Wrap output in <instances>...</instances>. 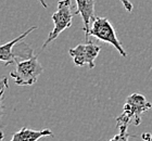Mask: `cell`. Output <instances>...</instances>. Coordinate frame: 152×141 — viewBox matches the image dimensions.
Returning a JSON list of instances; mask_svg holds the SVG:
<instances>
[{
	"label": "cell",
	"instance_id": "6da1fadb",
	"mask_svg": "<svg viewBox=\"0 0 152 141\" xmlns=\"http://www.w3.org/2000/svg\"><path fill=\"white\" fill-rule=\"evenodd\" d=\"M152 104L146 97L140 94H133L128 96L124 104L122 114L116 117V125L118 129H127L129 124L139 126L141 124V116L145 112L149 111Z\"/></svg>",
	"mask_w": 152,
	"mask_h": 141
},
{
	"label": "cell",
	"instance_id": "7a4b0ae2",
	"mask_svg": "<svg viewBox=\"0 0 152 141\" xmlns=\"http://www.w3.org/2000/svg\"><path fill=\"white\" fill-rule=\"evenodd\" d=\"M36 29L37 26H32L23 34L20 35L19 37L14 38L13 40L8 41L6 44L0 45V61L3 62L6 66H8L20 60H26L34 56V51L29 47V45L22 40Z\"/></svg>",
	"mask_w": 152,
	"mask_h": 141
},
{
	"label": "cell",
	"instance_id": "3957f363",
	"mask_svg": "<svg viewBox=\"0 0 152 141\" xmlns=\"http://www.w3.org/2000/svg\"><path fill=\"white\" fill-rule=\"evenodd\" d=\"M44 72V66L38 61L37 56L15 62V69L10 73L18 86H31L37 82Z\"/></svg>",
	"mask_w": 152,
	"mask_h": 141
},
{
	"label": "cell",
	"instance_id": "277c9868",
	"mask_svg": "<svg viewBox=\"0 0 152 141\" xmlns=\"http://www.w3.org/2000/svg\"><path fill=\"white\" fill-rule=\"evenodd\" d=\"M74 14L75 13L72 11V0H59L58 1L57 11L51 16V19L53 21L54 27L50 31V34L44 42L41 49L47 48L48 45L52 42L54 39H57L58 36L62 31H64L66 28H70L72 26Z\"/></svg>",
	"mask_w": 152,
	"mask_h": 141
},
{
	"label": "cell",
	"instance_id": "5b68a950",
	"mask_svg": "<svg viewBox=\"0 0 152 141\" xmlns=\"http://www.w3.org/2000/svg\"><path fill=\"white\" fill-rule=\"evenodd\" d=\"M94 36L97 39L108 44L112 45L122 56H127V52L124 50L123 46L121 41L117 38V35L115 33V29L112 26L111 22L107 18H100V16H95L90 24V29H89V37Z\"/></svg>",
	"mask_w": 152,
	"mask_h": 141
},
{
	"label": "cell",
	"instance_id": "8992f818",
	"mask_svg": "<svg viewBox=\"0 0 152 141\" xmlns=\"http://www.w3.org/2000/svg\"><path fill=\"white\" fill-rule=\"evenodd\" d=\"M101 47L95 45L91 40L83 45H77L76 47L70 49L69 53L73 58L74 64L76 66L88 65L89 69L95 67V61L100 53Z\"/></svg>",
	"mask_w": 152,
	"mask_h": 141
},
{
	"label": "cell",
	"instance_id": "52a82bcc",
	"mask_svg": "<svg viewBox=\"0 0 152 141\" xmlns=\"http://www.w3.org/2000/svg\"><path fill=\"white\" fill-rule=\"evenodd\" d=\"M76 2V12L75 14H79L82 16L84 22V28L85 31V40L86 42L90 41L89 37V29L91 24L92 19L95 18V0H75Z\"/></svg>",
	"mask_w": 152,
	"mask_h": 141
},
{
	"label": "cell",
	"instance_id": "ba28073f",
	"mask_svg": "<svg viewBox=\"0 0 152 141\" xmlns=\"http://www.w3.org/2000/svg\"><path fill=\"white\" fill-rule=\"evenodd\" d=\"M53 137V132L50 129H42V130H33V129L23 127L13 135L10 141H38L44 137Z\"/></svg>",
	"mask_w": 152,
	"mask_h": 141
},
{
	"label": "cell",
	"instance_id": "9c48e42d",
	"mask_svg": "<svg viewBox=\"0 0 152 141\" xmlns=\"http://www.w3.org/2000/svg\"><path fill=\"white\" fill-rule=\"evenodd\" d=\"M7 89H9V83H8V78L3 77L0 79V119L4 114V105H3V96Z\"/></svg>",
	"mask_w": 152,
	"mask_h": 141
},
{
	"label": "cell",
	"instance_id": "30bf717a",
	"mask_svg": "<svg viewBox=\"0 0 152 141\" xmlns=\"http://www.w3.org/2000/svg\"><path fill=\"white\" fill-rule=\"evenodd\" d=\"M130 137H135V136L128 134L127 129H120V132L115 135L112 139H110L109 141H128V139Z\"/></svg>",
	"mask_w": 152,
	"mask_h": 141
},
{
	"label": "cell",
	"instance_id": "8fae6325",
	"mask_svg": "<svg viewBox=\"0 0 152 141\" xmlns=\"http://www.w3.org/2000/svg\"><path fill=\"white\" fill-rule=\"evenodd\" d=\"M121 2H122V4H123V7L125 8V10H126L127 12H132L134 9V6H133V3L130 2L129 0H120Z\"/></svg>",
	"mask_w": 152,
	"mask_h": 141
},
{
	"label": "cell",
	"instance_id": "7c38bea8",
	"mask_svg": "<svg viewBox=\"0 0 152 141\" xmlns=\"http://www.w3.org/2000/svg\"><path fill=\"white\" fill-rule=\"evenodd\" d=\"M141 138L145 141H152V135L149 132H145V134L141 135Z\"/></svg>",
	"mask_w": 152,
	"mask_h": 141
},
{
	"label": "cell",
	"instance_id": "4fadbf2b",
	"mask_svg": "<svg viewBox=\"0 0 152 141\" xmlns=\"http://www.w3.org/2000/svg\"><path fill=\"white\" fill-rule=\"evenodd\" d=\"M37 1H38V2H39V3H40L41 6L44 7L45 9H47V8H48V4H47V2H46L45 0H37Z\"/></svg>",
	"mask_w": 152,
	"mask_h": 141
},
{
	"label": "cell",
	"instance_id": "5bb4252c",
	"mask_svg": "<svg viewBox=\"0 0 152 141\" xmlns=\"http://www.w3.org/2000/svg\"><path fill=\"white\" fill-rule=\"evenodd\" d=\"M3 137H4V135H3L2 132H0V141H3Z\"/></svg>",
	"mask_w": 152,
	"mask_h": 141
}]
</instances>
